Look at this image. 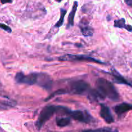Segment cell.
<instances>
[{"instance_id":"obj_16","label":"cell","mask_w":132,"mask_h":132,"mask_svg":"<svg viewBox=\"0 0 132 132\" xmlns=\"http://www.w3.org/2000/svg\"><path fill=\"white\" fill-rule=\"evenodd\" d=\"M82 132H119L117 129L112 128H101L96 129V130H83Z\"/></svg>"},{"instance_id":"obj_12","label":"cell","mask_w":132,"mask_h":132,"mask_svg":"<svg viewBox=\"0 0 132 132\" xmlns=\"http://www.w3.org/2000/svg\"><path fill=\"white\" fill-rule=\"evenodd\" d=\"M77 7H78V2L75 1L73 2L72 10L70 12L69 15L68 17V23H67V27H66L67 29H69L70 28H71V27L73 26V24H74V18L75 15H76V12H77Z\"/></svg>"},{"instance_id":"obj_13","label":"cell","mask_w":132,"mask_h":132,"mask_svg":"<svg viewBox=\"0 0 132 132\" xmlns=\"http://www.w3.org/2000/svg\"><path fill=\"white\" fill-rule=\"evenodd\" d=\"M81 28V32L82 34L85 37H90L94 35V29L88 25L87 23H84L83 21H81L79 25Z\"/></svg>"},{"instance_id":"obj_22","label":"cell","mask_w":132,"mask_h":132,"mask_svg":"<svg viewBox=\"0 0 132 132\" xmlns=\"http://www.w3.org/2000/svg\"><path fill=\"white\" fill-rule=\"evenodd\" d=\"M56 1H57V2H61V1H63V0H55Z\"/></svg>"},{"instance_id":"obj_11","label":"cell","mask_w":132,"mask_h":132,"mask_svg":"<svg viewBox=\"0 0 132 132\" xmlns=\"http://www.w3.org/2000/svg\"><path fill=\"white\" fill-rule=\"evenodd\" d=\"M132 110V104L127 103H122L116 105L114 108V111L116 114L121 116L128 111Z\"/></svg>"},{"instance_id":"obj_3","label":"cell","mask_w":132,"mask_h":132,"mask_svg":"<svg viewBox=\"0 0 132 132\" xmlns=\"http://www.w3.org/2000/svg\"><path fill=\"white\" fill-rule=\"evenodd\" d=\"M59 108L60 106L55 105H48L43 108L36 122V126L37 130H39L45 123H46V122H47L54 116V113L59 112Z\"/></svg>"},{"instance_id":"obj_6","label":"cell","mask_w":132,"mask_h":132,"mask_svg":"<svg viewBox=\"0 0 132 132\" xmlns=\"http://www.w3.org/2000/svg\"><path fill=\"white\" fill-rule=\"evenodd\" d=\"M90 87V85L88 82L82 80L73 81L71 82L70 85V92L77 95H83L85 93L88 92Z\"/></svg>"},{"instance_id":"obj_20","label":"cell","mask_w":132,"mask_h":132,"mask_svg":"<svg viewBox=\"0 0 132 132\" xmlns=\"http://www.w3.org/2000/svg\"><path fill=\"white\" fill-rule=\"evenodd\" d=\"M13 0H0L1 3L2 4H5V3H11L12 2Z\"/></svg>"},{"instance_id":"obj_9","label":"cell","mask_w":132,"mask_h":132,"mask_svg":"<svg viewBox=\"0 0 132 132\" xmlns=\"http://www.w3.org/2000/svg\"><path fill=\"white\" fill-rule=\"evenodd\" d=\"M110 74L113 77V81L116 83L121 84V85H126L128 86H130L132 87V82H130L128 80L125 79L121 73L116 70L115 68H112L111 69Z\"/></svg>"},{"instance_id":"obj_4","label":"cell","mask_w":132,"mask_h":132,"mask_svg":"<svg viewBox=\"0 0 132 132\" xmlns=\"http://www.w3.org/2000/svg\"><path fill=\"white\" fill-rule=\"evenodd\" d=\"M60 61H86V62H92V63H97V64H106V63L101 61L97 59L92 57L88 56L86 55H76V54H67V55H63L59 57Z\"/></svg>"},{"instance_id":"obj_17","label":"cell","mask_w":132,"mask_h":132,"mask_svg":"<svg viewBox=\"0 0 132 132\" xmlns=\"http://www.w3.org/2000/svg\"><path fill=\"white\" fill-rule=\"evenodd\" d=\"M60 12H61L60 18H59V21H58L55 24V28H59V27H61L63 24V23H64V16H65L66 14H67V10H65V9H61Z\"/></svg>"},{"instance_id":"obj_21","label":"cell","mask_w":132,"mask_h":132,"mask_svg":"<svg viewBox=\"0 0 132 132\" xmlns=\"http://www.w3.org/2000/svg\"><path fill=\"white\" fill-rule=\"evenodd\" d=\"M125 3L132 8V0H125Z\"/></svg>"},{"instance_id":"obj_23","label":"cell","mask_w":132,"mask_h":132,"mask_svg":"<svg viewBox=\"0 0 132 132\" xmlns=\"http://www.w3.org/2000/svg\"><path fill=\"white\" fill-rule=\"evenodd\" d=\"M131 67H132V63H131Z\"/></svg>"},{"instance_id":"obj_10","label":"cell","mask_w":132,"mask_h":132,"mask_svg":"<svg viewBox=\"0 0 132 132\" xmlns=\"http://www.w3.org/2000/svg\"><path fill=\"white\" fill-rule=\"evenodd\" d=\"M87 97L89 101L92 103L99 102L105 99V97L102 95L101 93L97 89H92V90H89V92H88Z\"/></svg>"},{"instance_id":"obj_14","label":"cell","mask_w":132,"mask_h":132,"mask_svg":"<svg viewBox=\"0 0 132 132\" xmlns=\"http://www.w3.org/2000/svg\"><path fill=\"white\" fill-rule=\"evenodd\" d=\"M114 27L119 28H124L128 32H132V26L130 25V24H126L125 23V19L124 18L115 20Z\"/></svg>"},{"instance_id":"obj_8","label":"cell","mask_w":132,"mask_h":132,"mask_svg":"<svg viewBox=\"0 0 132 132\" xmlns=\"http://www.w3.org/2000/svg\"><path fill=\"white\" fill-rule=\"evenodd\" d=\"M100 106L101 110L99 114L101 118H103L104 121L108 124L113 123L114 122V119L109 107L104 104H101Z\"/></svg>"},{"instance_id":"obj_18","label":"cell","mask_w":132,"mask_h":132,"mask_svg":"<svg viewBox=\"0 0 132 132\" xmlns=\"http://www.w3.org/2000/svg\"><path fill=\"white\" fill-rule=\"evenodd\" d=\"M67 93V91L66 90H64V89H59V90H56L55 92H53L52 94H51L50 95H49L46 99H45V101H48L50 99H52L54 98L55 95H63V94H65Z\"/></svg>"},{"instance_id":"obj_5","label":"cell","mask_w":132,"mask_h":132,"mask_svg":"<svg viewBox=\"0 0 132 132\" xmlns=\"http://www.w3.org/2000/svg\"><path fill=\"white\" fill-rule=\"evenodd\" d=\"M39 73H31L24 75L23 72H18L15 76L16 82L19 84H25L28 85H37Z\"/></svg>"},{"instance_id":"obj_19","label":"cell","mask_w":132,"mask_h":132,"mask_svg":"<svg viewBox=\"0 0 132 132\" xmlns=\"http://www.w3.org/2000/svg\"><path fill=\"white\" fill-rule=\"evenodd\" d=\"M0 28L4 30L6 32H9V33H11L12 32V29L10 27H9V26L6 25L5 24H3V23H0Z\"/></svg>"},{"instance_id":"obj_2","label":"cell","mask_w":132,"mask_h":132,"mask_svg":"<svg viewBox=\"0 0 132 132\" xmlns=\"http://www.w3.org/2000/svg\"><path fill=\"white\" fill-rule=\"evenodd\" d=\"M59 112H61L63 114L67 115L70 118L79 122H84V123L89 124L94 122V119L87 111L83 110H70L68 108L64 106H61Z\"/></svg>"},{"instance_id":"obj_7","label":"cell","mask_w":132,"mask_h":132,"mask_svg":"<svg viewBox=\"0 0 132 132\" xmlns=\"http://www.w3.org/2000/svg\"><path fill=\"white\" fill-rule=\"evenodd\" d=\"M52 84V79L48 75L45 73H39L38 82H37V85L45 90H48L51 89Z\"/></svg>"},{"instance_id":"obj_1","label":"cell","mask_w":132,"mask_h":132,"mask_svg":"<svg viewBox=\"0 0 132 132\" xmlns=\"http://www.w3.org/2000/svg\"><path fill=\"white\" fill-rule=\"evenodd\" d=\"M96 89L99 90L104 97H108L113 101H118L120 99L119 94L112 82L104 78L97 80Z\"/></svg>"},{"instance_id":"obj_15","label":"cell","mask_w":132,"mask_h":132,"mask_svg":"<svg viewBox=\"0 0 132 132\" xmlns=\"http://www.w3.org/2000/svg\"><path fill=\"white\" fill-rule=\"evenodd\" d=\"M55 121L59 127H65L70 124L71 118L70 117H57Z\"/></svg>"}]
</instances>
